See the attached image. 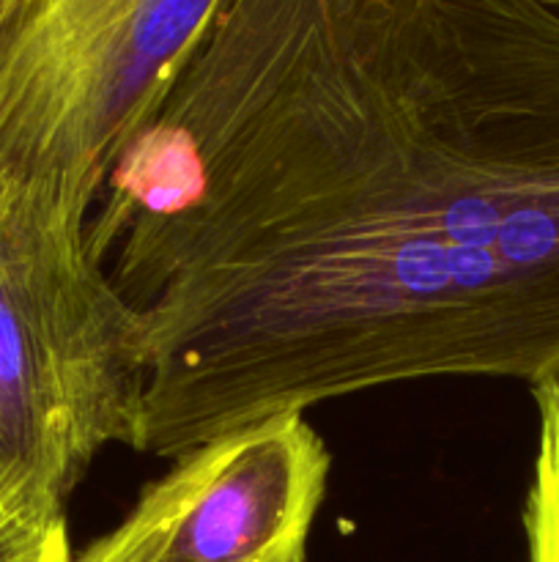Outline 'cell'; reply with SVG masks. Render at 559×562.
Segmentation results:
<instances>
[{"label": "cell", "instance_id": "obj_1", "mask_svg": "<svg viewBox=\"0 0 559 562\" xmlns=\"http://www.w3.org/2000/svg\"><path fill=\"white\" fill-rule=\"evenodd\" d=\"M88 247L137 322V453L444 376H559V14L230 0Z\"/></svg>", "mask_w": 559, "mask_h": 562}, {"label": "cell", "instance_id": "obj_2", "mask_svg": "<svg viewBox=\"0 0 559 562\" xmlns=\"http://www.w3.org/2000/svg\"><path fill=\"white\" fill-rule=\"evenodd\" d=\"M88 217L60 190L0 179V486L58 508L140 428L137 322L91 256Z\"/></svg>", "mask_w": 559, "mask_h": 562}, {"label": "cell", "instance_id": "obj_3", "mask_svg": "<svg viewBox=\"0 0 559 562\" xmlns=\"http://www.w3.org/2000/svg\"><path fill=\"white\" fill-rule=\"evenodd\" d=\"M230 0H5L0 179L93 212Z\"/></svg>", "mask_w": 559, "mask_h": 562}, {"label": "cell", "instance_id": "obj_4", "mask_svg": "<svg viewBox=\"0 0 559 562\" xmlns=\"http://www.w3.org/2000/svg\"><path fill=\"white\" fill-rule=\"evenodd\" d=\"M329 448L305 415H274L186 453L75 562H307Z\"/></svg>", "mask_w": 559, "mask_h": 562}, {"label": "cell", "instance_id": "obj_5", "mask_svg": "<svg viewBox=\"0 0 559 562\" xmlns=\"http://www.w3.org/2000/svg\"><path fill=\"white\" fill-rule=\"evenodd\" d=\"M537 409V450L524 503L529 562H559V376L529 384Z\"/></svg>", "mask_w": 559, "mask_h": 562}, {"label": "cell", "instance_id": "obj_6", "mask_svg": "<svg viewBox=\"0 0 559 562\" xmlns=\"http://www.w3.org/2000/svg\"><path fill=\"white\" fill-rule=\"evenodd\" d=\"M0 562H75L66 510L0 486Z\"/></svg>", "mask_w": 559, "mask_h": 562}, {"label": "cell", "instance_id": "obj_7", "mask_svg": "<svg viewBox=\"0 0 559 562\" xmlns=\"http://www.w3.org/2000/svg\"><path fill=\"white\" fill-rule=\"evenodd\" d=\"M543 5H546V9H551L554 14H559V0H540Z\"/></svg>", "mask_w": 559, "mask_h": 562}, {"label": "cell", "instance_id": "obj_8", "mask_svg": "<svg viewBox=\"0 0 559 562\" xmlns=\"http://www.w3.org/2000/svg\"><path fill=\"white\" fill-rule=\"evenodd\" d=\"M3 3H5V0H0V11H3Z\"/></svg>", "mask_w": 559, "mask_h": 562}]
</instances>
